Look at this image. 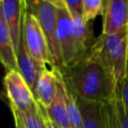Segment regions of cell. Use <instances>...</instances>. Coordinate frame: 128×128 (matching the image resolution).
Wrapping results in <instances>:
<instances>
[{
	"mask_svg": "<svg viewBox=\"0 0 128 128\" xmlns=\"http://www.w3.org/2000/svg\"><path fill=\"white\" fill-rule=\"evenodd\" d=\"M55 69L75 97L101 103L117 97L116 80L91 50L84 58Z\"/></svg>",
	"mask_w": 128,
	"mask_h": 128,
	"instance_id": "cell-1",
	"label": "cell"
},
{
	"mask_svg": "<svg viewBox=\"0 0 128 128\" xmlns=\"http://www.w3.org/2000/svg\"><path fill=\"white\" fill-rule=\"evenodd\" d=\"M56 38L62 66L84 58L90 52L96 39L89 23L83 19L82 15L68 13L66 9H58Z\"/></svg>",
	"mask_w": 128,
	"mask_h": 128,
	"instance_id": "cell-2",
	"label": "cell"
},
{
	"mask_svg": "<svg viewBox=\"0 0 128 128\" xmlns=\"http://www.w3.org/2000/svg\"><path fill=\"white\" fill-rule=\"evenodd\" d=\"M91 51L113 75L117 85L126 76L128 59V28L113 34H103L96 37Z\"/></svg>",
	"mask_w": 128,
	"mask_h": 128,
	"instance_id": "cell-3",
	"label": "cell"
},
{
	"mask_svg": "<svg viewBox=\"0 0 128 128\" xmlns=\"http://www.w3.org/2000/svg\"><path fill=\"white\" fill-rule=\"evenodd\" d=\"M26 9L32 13L38 20L49 45L50 53L53 58V67L62 66L60 51L57 44V27H58V9L45 2L44 0H25Z\"/></svg>",
	"mask_w": 128,
	"mask_h": 128,
	"instance_id": "cell-4",
	"label": "cell"
},
{
	"mask_svg": "<svg viewBox=\"0 0 128 128\" xmlns=\"http://www.w3.org/2000/svg\"><path fill=\"white\" fill-rule=\"evenodd\" d=\"M22 37L28 52L37 61L53 67V58L50 53L46 36L35 16L27 9L24 12Z\"/></svg>",
	"mask_w": 128,
	"mask_h": 128,
	"instance_id": "cell-5",
	"label": "cell"
},
{
	"mask_svg": "<svg viewBox=\"0 0 128 128\" xmlns=\"http://www.w3.org/2000/svg\"><path fill=\"white\" fill-rule=\"evenodd\" d=\"M5 95L9 101L10 108L18 111H26L37 103L31 89L20 75L18 70L7 71L3 79Z\"/></svg>",
	"mask_w": 128,
	"mask_h": 128,
	"instance_id": "cell-6",
	"label": "cell"
},
{
	"mask_svg": "<svg viewBox=\"0 0 128 128\" xmlns=\"http://www.w3.org/2000/svg\"><path fill=\"white\" fill-rule=\"evenodd\" d=\"M103 34H113L128 28V0H105Z\"/></svg>",
	"mask_w": 128,
	"mask_h": 128,
	"instance_id": "cell-7",
	"label": "cell"
},
{
	"mask_svg": "<svg viewBox=\"0 0 128 128\" xmlns=\"http://www.w3.org/2000/svg\"><path fill=\"white\" fill-rule=\"evenodd\" d=\"M25 10V0H1L0 13L9 29L16 52L22 36V25Z\"/></svg>",
	"mask_w": 128,
	"mask_h": 128,
	"instance_id": "cell-8",
	"label": "cell"
},
{
	"mask_svg": "<svg viewBox=\"0 0 128 128\" xmlns=\"http://www.w3.org/2000/svg\"><path fill=\"white\" fill-rule=\"evenodd\" d=\"M16 59H17V70L20 75L23 77L29 88L31 89L32 93L35 94L36 85L41 73L46 69V64H43L36 59H34L31 54L28 52L26 45L24 43L23 37L21 36L20 43L16 52Z\"/></svg>",
	"mask_w": 128,
	"mask_h": 128,
	"instance_id": "cell-9",
	"label": "cell"
},
{
	"mask_svg": "<svg viewBox=\"0 0 128 128\" xmlns=\"http://www.w3.org/2000/svg\"><path fill=\"white\" fill-rule=\"evenodd\" d=\"M75 100L80 110L83 128H106L105 103L87 101L79 97H75Z\"/></svg>",
	"mask_w": 128,
	"mask_h": 128,
	"instance_id": "cell-10",
	"label": "cell"
},
{
	"mask_svg": "<svg viewBox=\"0 0 128 128\" xmlns=\"http://www.w3.org/2000/svg\"><path fill=\"white\" fill-rule=\"evenodd\" d=\"M55 72L56 75V83H57V89H56V95L53 100V102L50 104L49 107L45 108L46 114L48 118L55 123L60 128H70V123L67 115L66 110V104H65V98H64V85L63 80L58 73V71L55 68H51Z\"/></svg>",
	"mask_w": 128,
	"mask_h": 128,
	"instance_id": "cell-11",
	"label": "cell"
},
{
	"mask_svg": "<svg viewBox=\"0 0 128 128\" xmlns=\"http://www.w3.org/2000/svg\"><path fill=\"white\" fill-rule=\"evenodd\" d=\"M57 83H56V75L53 69H44L41 73L37 85L34 97L36 101L41 104L43 107L47 108L53 102L56 95Z\"/></svg>",
	"mask_w": 128,
	"mask_h": 128,
	"instance_id": "cell-12",
	"label": "cell"
},
{
	"mask_svg": "<svg viewBox=\"0 0 128 128\" xmlns=\"http://www.w3.org/2000/svg\"><path fill=\"white\" fill-rule=\"evenodd\" d=\"M0 63L6 71L17 70L16 50L9 29L0 13Z\"/></svg>",
	"mask_w": 128,
	"mask_h": 128,
	"instance_id": "cell-13",
	"label": "cell"
},
{
	"mask_svg": "<svg viewBox=\"0 0 128 128\" xmlns=\"http://www.w3.org/2000/svg\"><path fill=\"white\" fill-rule=\"evenodd\" d=\"M14 119H17L23 126V128H47L44 116L42 105L38 102L34 107L26 111H18L11 108Z\"/></svg>",
	"mask_w": 128,
	"mask_h": 128,
	"instance_id": "cell-14",
	"label": "cell"
},
{
	"mask_svg": "<svg viewBox=\"0 0 128 128\" xmlns=\"http://www.w3.org/2000/svg\"><path fill=\"white\" fill-rule=\"evenodd\" d=\"M63 85H64V98H65V104L70 123V128H83L80 110L75 100V97L70 91V89L67 87V85L64 83V81H63Z\"/></svg>",
	"mask_w": 128,
	"mask_h": 128,
	"instance_id": "cell-15",
	"label": "cell"
},
{
	"mask_svg": "<svg viewBox=\"0 0 128 128\" xmlns=\"http://www.w3.org/2000/svg\"><path fill=\"white\" fill-rule=\"evenodd\" d=\"M105 0H82V17L86 22L94 20L103 13Z\"/></svg>",
	"mask_w": 128,
	"mask_h": 128,
	"instance_id": "cell-16",
	"label": "cell"
},
{
	"mask_svg": "<svg viewBox=\"0 0 128 128\" xmlns=\"http://www.w3.org/2000/svg\"><path fill=\"white\" fill-rule=\"evenodd\" d=\"M114 100L105 103L106 128H122L121 124H120V121L118 119V116H117Z\"/></svg>",
	"mask_w": 128,
	"mask_h": 128,
	"instance_id": "cell-17",
	"label": "cell"
},
{
	"mask_svg": "<svg viewBox=\"0 0 128 128\" xmlns=\"http://www.w3.org/2000/svg\"><path fill=\"white\" fill-rule=\"evenodd\" d=\"M114 103H115V108H116L117 116H118V119L120 121L121 127L122 128H128V111L125 108L124 104L122 103V101L118 95L115 98Z\"/></svg>",
	"mask_w": 128,
	"mask_h": 128,
	"instance_id": "cell-18",
	"label": "cell"
},
{
	"mask_svg": "<svg viewBox=\"0 0 128 128\" xmlns=\"http://www.w3.org/2000/svg\"><path fill=\"white\" fill-rule=\"evenodd\" d=\"M117 95L119 96V98L121 99L122 103L128 111V76H125V78L119 85Z\"/></svg>",
	"mask_w": 128,
	"mask_h": 128,
	"instance_id": "cell-19",
	"label": "cell"
},
{
	"mask_svg": "<svg viewBox=\"0 0 128 128\" xmlns=\"http://www.w3.org/2000/svg\"><path fill=\"white\" fill-rule=\"evenodd\" d=\"M66 10L69 13H78L82 15V0H64Z\"/></svg>",
	"mask_w": 128,
	"mask_h": 128,
	"instance_id": "cell-20",
	"label": "cell"
},
{
	"mask_svg": "<svg viewBox=\"0 0 128 128\" xmlns=\"http://www.w3.org/2000/svg\"><path fill=\"white\" fill-rule=\"evenodd\" d=\"M44 1L55 6L57 9H66L64 0H44Z\"/></svg>",
	"mask_w": 128,
	"mask_h": 128,
	"instance_id": "cell-21",
	"label": "cell"
},
{
	"mask_svg": "<svg viewBox=\"0 0 128 128\" xmlns=\"http://www.w3.org/2000/svg\"><path fill=\"white\" fill-rule=\"evenodd\" d=\"M42 108H43V116H44V121H45V124H46V126H47V128H60V127H58L55 123H53L49 118H48V116H47V114H46V110H45V107H43L42 106Z\"/></svg>",
	"mask_w": 128,
	"mask_h": 128,
	"instance_id": "cell-22",
	"label": "cell"
},
{
	"mask_svg": "<svg viewBox=\"0 0 128 128\" xmlns=\"http://www.w3.org/2000/svg\"><path fill=\"white\" fill-rule=\"evenodd\" d=\"M14 120H15V128H23L22 124H21L17 119H14Z\"/></svg>",
	"mask_w": 128,
	"mask_h": 128,
	"instance_id": "cell-23",
	"label": "cell"
},
{
	"mask_svg": "<svg viewBox=\"0 0 128 128\" xmlns=\"http://www.w3.org/2000/svg\"><path fill=\"white\" fill-rule=\"evenodd\" d=\"M4 98H5L4 94H3V93H2L1 91H0V99H1V100H4Z\"/></svg>",
	"mask_w": 128,
	"mask_h": 128,
	"instance_id": "cell-24",
	"label": "cell"
},
{
	"mask_svg": "<svg viewBox=\"0 0 128 128\" xmlns=\"http://www.w3.org/2000/svg\"><path fill=\"white\" fill-rule=\"evenodd\" d=\"M126 76H128V59H127V69H126Z\"/></svg>",
	"mask_w": 128,
	"mask_h": 128,
	"instance_id": "cell-25",
	"label": "cell"
},
{
	"mask_svg": "<svg viewBox=\"0 0 128 128\" xmlns=\"http://www.w3.org/2000/svg\"><path fill=\"white\" fill-rule=\"evenodd\" d=\"M0 8H1V0H0Z\"/></svg>",
	"mask_w": 128,
	"mask_h": 128,
	"instance_id": "cell-26",
	"label": "cell"
}]
</instances>
